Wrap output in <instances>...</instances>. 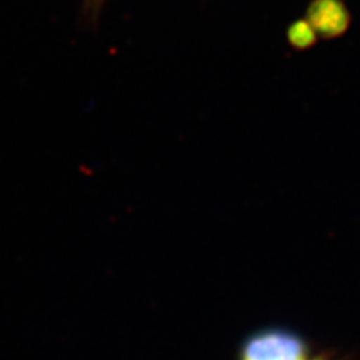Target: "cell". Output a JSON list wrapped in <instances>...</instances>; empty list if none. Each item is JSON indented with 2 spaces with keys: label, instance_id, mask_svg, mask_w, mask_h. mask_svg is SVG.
I'll list each match as a JSON object with an SVG mask.
<instances>
[{
  "label": "cell",
  "instance_id": "6da1fadb",
  "mask_svg": "<svg viewBox=\"0 0 360 360\" xmlns=\"http://www.w3.org/2000/svg\"><path fill=\"white\" fill-rule=\"evenodd\" d=\"M238 360H311L303 336L285 328H264L245 338Z\"/></svg>",
  "mask_w": 360,
  "mask_h": 360
},
{
  "label": "cell",
  "instance_id": "7a4b0ae2",
  "mask_svg": "<svg viewBox=\"0 0 360 360\" xmlns=\"http://www.w3.org/2000/svg\"><path fill=\"white\" fill-rule=\"evenodd\" d=\"M312 17V25L317 26L324 33H330V35H335V33L342 30L347 22L345 14L338 13L336 4L333 2L319 4L314 8Z\"/></svg>",
  "mask_w": 360,
  "mask_h": 360
},
{
  "label": "cell",
  "instance_id": "3957f363",
  "mask_svg": "<svg viewBox=\"0 0 360 360\" xmlns=\"http://www.w3.org/2000/svg\"><path fill=\"white\" fill-rule=\"evenodd\" d=\"M86 4L89 5V8L92 11H98L99 5L103 4V0H86Z\"/></svg>",
  "mask_w": 360,
  "mask_h": 360
},
{
  "label": "cell",
  "instance_id": "277c9868",
  "mask_svg": "<svg viewBox=\"0 0 360 360\" xmlns=\"http://www.w3.org/2000/svg\"><path fill=\"white\" fill-rule=\"evenodd\" d=\"M311 360H326V359H311Z\"/></svg>",
  "mask_w": 360,
  "mask_h": 360
}]
</instances>
